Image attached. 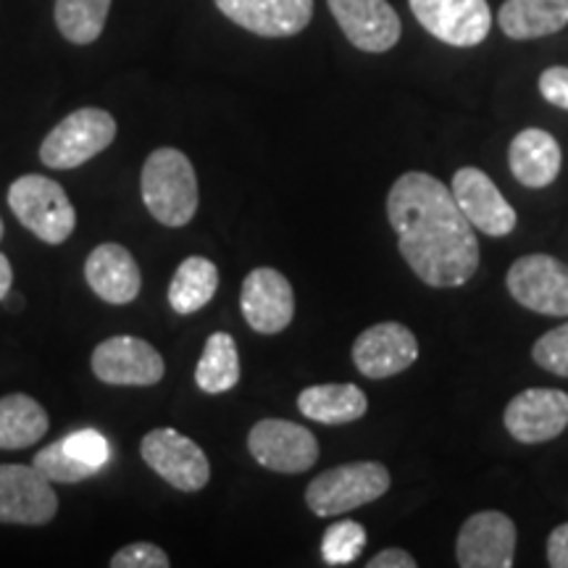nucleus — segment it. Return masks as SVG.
Segmentation results:
<instances>
[{
  "label": "nucleus",
  "instance_id": "f257e3e1",
  "mask_svg": "<svg viewBox=\"0 0 568 568\" xmlns=\"http://www.w3.org/2000/svg\"><path fill=\"white\" fill-rule=\"evenodd\" d=\"M387 219L397 247L429 287H460L479 268L477 232L453 190L426 172L397 176L387 195Z\"/></svg>",
  "mask_w": 568,
  "mask_h": 568
},
{
  "label": "nucleus",
  "instance_id": "f03ea898",
  "mask_svg": "<svg viewBox=\"0 0 568 568\" xmlns=\"http://www.w3.org/2000/svg\"><path fill=\"white\" fill-rule=\"evenodd\" d=\"M140 190L145 209L163 226H184L193 222L197 203H201L193 163L176 148H159L148 155Z\"/></svg>",
  "mask_w": 568,
  "mask_h": 568
},
{
  "label": "nucleus",
  "instance_id": "7ed1b4c3",
  "mask_svg": "<svg viewBox=\"0 0 568 568\" xmlns=\"http://www.w3.org/2000/svg\"><path fill=\"white\" fill-rule=\"evenodd\" d=\"M9 205L21 226L48 245H61L74 234L77 211L67 190L42 174H24L9 187Z\"/></svg>",
  "mask_w": 568,
  "mask_h": 568
},
{
  "label": "nucleus",
  "instance_id": "20e7f679",
  "mask_svg": "<svg viewBox=\"0 0 568 568\" xmlns=\"http://www.w3.org/2000/svg\"><path fill=\"white\" fill-rule=\"evenodd\" d=\"M387 489V466H382L379 460H353V464L326 468L324 474H318L305 489V503L314 510V516H343L366 503L379 500Z\"/></svg>",
  "mask_w": 568,
  "mask_h": 568
},
{
  "label": "nucleus",
  "instance_id": "39448f33",
  "mask_svg": "<svg viewBox=\"0 0 568 568\" xmlns=\"http://www.w3.org/2000/svg\"><path fill=\"white\" fill-rule=\"evenodd\" d=\"M116 140V119L103 109L71 111L67 119L48 132L40 145V161L48 169H77Z\"/></svg>",
  "mask_w": 568,
  "mask_h": 568
},
{
  "label": "nucleus",
  "instance_id": "423d86ee",
  "mask_svg": "<svg viewBox=\"0 0 568 568\" xmlns=\"http://www.w3.org/2000/svg\"><path fill=\"white\" fill-rule=\"evenodd\" d=\"M142 460L182 493H197L209 485L211 464L201 445L176 429H153L140 443Z\"/></svg>",
  "mask_w": 568,
  "mask_h": 568
},
{
  "label": "nucleus",
  "instance_id": "0eeeda50",
  "mask_svg": "<svg viewBox=\"0 0 568 568\" xmlns=\"http://www.w3.org/2000/svg\"><path fill=\"white\" fill-rule=\"evenodd\" d=\"M506 284L524 308L545 316H568V266L552 255L531 253L514 261Z\"/></svg>",
  "mask_w": 568,
  "mask_h": 568
},
{
  "label": "nucleus",
  "instance_id": "6e6552de",
  "mask_svg": "<svg viewBox=\"0 0 568 568\" xmlns=\"http://www.w3.org/2000/svg\"><path fill=\"white\" fill-rule=\"evenodd\" d=\"M247 450L268 471L303 474L318 460V439L295 422L264 418L247 435Z\"/></svg>",
  "mask_w": 568,
  "mask_h": 568
},
{
  "label": "nucleus",
  "instance_id": "1a4fd4ad",
  "mask_svg": "<svg viewBox=\"0 0 568 568\" xmlns=\"http://www.w3.org/2000/svg\"><path fill=\"white\" fill-rule=\"evenodd\" d=\"M410 11L432 38L453 48H474L493 30L487 0H408Z\"/></svg>",
  "mask_w": 568,
  "mask_h": 568
},
{
  "label": "nucleus",
  "instance_id": "9d476101",
  "mask_svg": "<svg viewBox=\"0 0 568 568\" xmlns=\"http://www.w3.org/2000/svg\"><path fill=\"white\" fill-rule=\"evenodd\" d=\"M161 353L140 337L119 335L103 339L92 353V374L113 387H153L163 379Z\"/></svg>",
  "mask_w": 568,
  "mask_h": 568
},
{
  "label": "nucleus",
  "instance_id": "9b49d317",
  "mask_svg": "<svg viewBox=\"0 0 568 568\" xmlns=\"http://www.w3.org/2000/svg\"><path fill=\"white\" fill-rule=\"evenodd\" d=\"M59 514L51 479L34 466L3 464L0 466V524H24L42 527Z\"/></svg>",
  "mask_w": 568,
  "mask_h": 568
},
{
  "label": "nucleus",
  "instance_id": "f8f14e48",
  "mask_svg": "<svg viewBox=\"0 0 568 568\" xmlns=\"http://www.w3.org/2000/svg\"><path fill=\"white\" fill-rule=\"evenodd\" d=\"M503 424L524 445L550 443L568 426V395L552 387L524 389L506 406Z\"/></svg>",
  "mask_w": 568,
  "mask_h": 568
},
{
  "label": "nucleus",
  "instance_id": "ddd939ff",
  "mask_svg": "<svg viewBox=\"0 0 568 568\" xmlns=\"http://www.w3.org/2000/svg\"><path fill=\"white\" fill-rule=\"evenodd\" d=\"M240 308L251 329L261 335H280L293 324L295 316L293 284L272 266L253 268L243 282Z\"/></svg>",
  "mask_w": 568,
  "mask_h": 568
},
{
  "label": "nucleus",
  "instance_id": "4468645a",
  "mask_svg": "<svg viewBox=\"0 0 568 568\" xmlns=\"http://www.w3.org/2000/svg\"><path fill=\"white\" fill-rule=\"evenodd\" d=\"M516 552V524L500 510L468 516L458 531L456 558L464 568H510Z\"/></svg>",
  "mask_w": 568,
  "mask_h": 568
},
{
  "label": "nucleus",
  "instance_id": "2eb2a0df",
  "mask_svg": "<svg viewBox=\"0 0 568 568\" xmlns=\"http://www.w3.org/2000/svg\"><path fill=\"white\" fill-rule=\"evenodd\" d=\"M418 339L408 326L382 322L361 332L353 343V364L366 379H387L416 364Z\"/></svg>",
  "mask_w": 568,
  "mask_h": 568
},
{
  "label": "nucleus",
  "instance_id": "dca6fc26",
  "mask_svg": "<svg viewBox=\"0 0 568 568\" xmlns=\"http://www.w3.org/2000/svg\"><path fill=\"white\" fill-rule=\"evenodd\" d=\"M450 190L474 230L485 232L487 237H508L516 230L518 216L514 205L506 201V195L497 190V184L481 169H458Z\"/></svg>",
  "mask_w": 568,
  "mask_h": 568
},
{
  "label": "nucleus",
  "instance_id": "f3484780",
  "mask_svg": "<svg viewBox=\"0 0 568 568\" xmlns=\"http://www.w3.org/2000/svg\"><path fill=\"white\" fill-rule=\"evenodd\" d=\"M339 30L364 53H387L397 45L403 27L387 0H326Z\"/></svg>",
  "mask_w": 568,
  "mask_h": 568
},
{
  "label": "nucleus",
  "instance_id": "a211bd4d",
  "mask_svg": "<svg viewBox=\"0 0 568 568\" xmlns=\"http://www.w3.org/2000/svg\"><path fill=\"white\" fill-rule=\"evenodd\" d=\"M226 19L258 38H293L308 27L314 0H213Z\"/></svg>",
  "mask_w": 568,
  "mask_h": 568
},
{
  "label": "nucleus",
  "instance_id": "6ab92c4d",
  "mask_svg": "<svg viewBox=\"0 0 568 568\" xmlns=\"http://www.w3.org/2000/svg\"><path fill=\"white\" fill-rule=\"evenodd\" d=\"M84 276L101 301L111 305H126L140 295L142 274L134 255L124 245L103 243L84 261Z\"/></svg>",
  "mask_w": 568,
  "mask_h": 568
},
{
  "label": "nucleus",
  "instance_id": "aec40b11",
  "mask_svg": "<svg viewBox=\"0 0 568 568\" xmlns=\"http://www.w3.org/2000/svg\"><path fill=\"white\" fill-rule=\"evenodd\" d=\"M508 166L514 176L527 187H548L558 180L564 166V151L550 132L531 130L518 132L508 148Z\"/></svg>",
  "mask_w": 568,
  "mask_h": 568
},
{
  "label": "nucleus",
  "instance_id": "412c9836",
  "mask_svg": "<svg viewBox=\"0 0 568 568\" xmlns=\"http://www.w3.org/2000/svg\"><path fill=\"white\" fill-rule=\"evenodd\" d=\"M497 24L510 40H537L568 27V0H506Z\"/></svg>",
  "mask_w": 568,
  "mask_h": 568
},
{
  "label": "nucleus",
  "instance_id": "4be33fe9",
  "mask_svg": "<svg viewBox=\"0 0 568 568\" xmlns=\"http://www.w3.org/2000/svg\"><path fill=\"white\" fill-rule=\"evenodd\" d=\"M297 410L311 422L343 426L364 418L368 400L364 389L355 385H314L297 395Z\"/></svg>",
  "mask_w": 568,
  "mask_h": 568
},
{
  "label": "nucleus",
  "instance_id": "5701e85b",
  "mask_svg": "<svg viewBox=\"0 0 568 568\" xmlns=\"http://www.w3.org/2000/svg\"><path fill=\"white\" fill-rule=\"evenodd\" d=\"M48 414L30 395L0 397V450L38 445L48 432Z\"/></svg>",
  "mask_w": 568,
  "mask_h": 568
},
{
  "label": "nucleus",
  "instance_id": "b1692460",
  "mask_svg": "<svg viewBox=\"0 0 568 568\" xmlns=\"http://www.w3.org/2000/svg\"><path fill=\"white\" fill-rule=\"evenodd\" d=\"M219 290V268L213 261L203 258V255H190L184 258L180 268L172 276L169 284V305L176 314L187 316L201 311L203 305L213 301Z\"/></svg>",
  "mask_w": 568,
  "mask_h": 568
},
{
  "label": "nucleus",
  "instance_id": "393cba45",
  "mask_svg": "<svg viewBox=\"0 0 568 568\" xmlns=\"http://www.w3.org/2000/svg\"><path fill=\"white\" fill-rule=\"evenodd\" d=\"M240 382V353L230 332H213L205 339L203 355L195 366V385L209 395L230 393Z\"/></svg>",
  "mask_w": 568,
  "mask_h": 568
},
{
  "label": "nucleus",
  "instance_id": "a878e982",
  "mask_svg": "<svg viewBox=\"0 0 568 568\" xmlns=\"http://www.w3.org/2000/svg\"><path fill=\"white\" fill-rule=\"evenodd\" d=\"M111 0H55V27L74 45H90L101 38Z\"/></svg>",
  "mask_w": 568,
  "mask_h": 568
},
{
  "label": "nucleus",
  "instance_id": "bb28decb",
  "mask_svg": "<svg viewBox=\"0 0 568 568\" xmlns=\"http://www.w3.org/2000/svg\"><path fill=\"white\" fill-rule=\"evenodd\" d=\"M366 548V529L358 521H335L322 537V558L326 566H347Z\"/></svg>",
  "mask_w": 568,
  "mask_h": 568
},
{
  "label": "nucleus",
  "instance_id": "cd10ccee",
  "mask_svg": "<svg viewBox=\"0 0 568 568\" xmlns=\"http://www.w3.org/2000/svg\"><path fill=\"white\" fill-rule=\"evenodd\" d=\"M32 466L38 468L45 479L61 481V485H74V481L90 479L101 471V468H92L88 464H82L80 458L71 456V453L61 443H53V445L42 447L40 453H34Z\"/></svg>",
  "mask_w": 568,
  "mask_h": 568
},
{
  "label": "nucleus",
  "instance_id": "c85d7f7f",
  "mask_svg": "<svg viewBox=\"0 0 568 568\" xmlns=\"http://www.w3.org/2000/svg\"><path fill=\"white\" fill-rule=\"evenodd\" d=\"M531 358L537 361L545 372L556 376H568V322L545 332L531 347Z\"/></svg>",
  "mask_w": 568,
  "mask_h": 568
},
{
  "label": "nucleus",
  "instance_id": "c756f323",
  "mask_svg": "<svg viewBox=\"0 0 568 568\" xmlns=\"http://www.w3.org/2000/svg\"><path fill=\"white\" fill-rule=\"evenodd\" d=\"M61 445L67 447L71 456L80 458L82 464H88L92 468H103L105 464H109V458H111L109 439H105L101 432H95V429L74 432V435L63 437Z\"/></svg>",
  "mask_w": 568,
  "mask_h": 568
},
{
  "label": "nucleus",
  "instance_id": "7c9ffc66",
  "mask_svg": "<svg viewBox=\"0 0 568 568\" xmlns=\"http://www.w3.org/2000/svg\"><path fill=\"white\" fill-rule=\"evenodd\" d=\"M166 550H161L153 542H134L126 545L111 558V568H169Z\"/></svg>",
  "mask_w": 568,
  "mask_h": 568
},
{
  "label": "nucleus",
  "instance_id": "2f4dec72",
  "mask_svg": "<svg viewBox=\"0 0 568 568\" xmlns=\"http://www.w3.org/2000/svg\"><path fill=\"white\" fill-rule=\"evenodd\" d=\"M539 92L556 109L568 111V67H550L539 77Z\"/></svg>",
  "mask_w": 568,
  "mask_h": 568
},
{
  "label": "nucleus",
  "instance_id": "473e14b6",
  "mask_svg": "<svg viewBox=\"0 0 568 568\" xmlns=\"http://www.w3.org/2000/svg\"><path fill=\"white\" fill-rule=\"evenodd\" d=\"M548 566L568 568V524H560L548 537Z\"/></svg>",
  "mask_w": 568,
  "mask_h": 568
},
{
  "label": "nucleus",
  "instance_id": "72a5a7b5",
  "mask_svg": "<svg viewBox=\"0 0 568 568\" xmlns=\"http://www.w3.org/2000/svg\"><path fill=\"white\" fill-rule=\"evenodd\" d=\"M366 566L368 568H416L418 564L410 552L400 550V548H387V550L376 552V556L368 560Z\"/></svg>",
  "mask_w": 568,
  "mask_h": 568
},
{
  "label": "nucleus",
  "instance_id": "f704fd0d",
  "mask_svg": "<svg viewBox=\"0 0 568 568\" xmlns=\"http://www.w3.org/2000/svg\"><path fill=\"white\" fill-rule=\"evenodd\" d=\"M11 284H13V268H11V261L6 258L3 253H0V303L6 301L11 293Z\"/></svg>",
  "mask_w": 568,
  "mask_h": 568
},
{
  "label": "nucleus",
  "instance_id": "c9c22d12",
  "mask_svg": "<svg viewBox=\"0 0 568 568\" xmlns=\"http://www.w3.org/2000/svg\"><path fill=\"white\" fill-rule=\"evenodd\" d=\"M0 240H3V219H0Z\"/></svg>",
  "mask_w": 568,
  "mask_h": 568
}]
</instances>
